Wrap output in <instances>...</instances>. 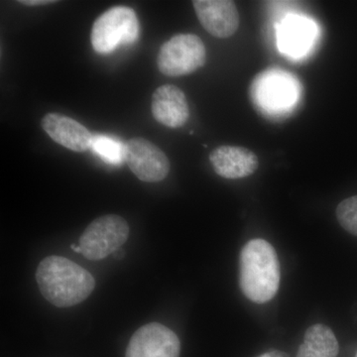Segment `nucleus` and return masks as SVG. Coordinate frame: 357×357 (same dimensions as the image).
Segmentation results:
<instances>
[{
  "label": "nucleus",
  "mask_w": 357,
  "mask_h": 357,
  "mask_svg": "<svg viewBox=\"0 0 357 357\" xmlns=\"http://www.w3.org/2000/svg\"><path fill=\"white\" fill-rule=\"evenodd\" d=\"M36 281L45 299L59 307L84 302L96 287L95 278L88 270L57 255L48 256L39 263Z\"/></svg>",
  "instance_id": "nucleus-1"
},
{
  "label": "nucleus",
  "mask_w": 357,
  "mask_h": 357,
  "mask_svg": "<svg viewBox=\"0 0 357 357\" xmlns=\"http://www.w3.org/2000/svg\"><path fill=\"white\" fill-rule=\"evenodd\" d=\"M278 255L264 239H252L243 246L239 257V285L248 300L265 304L273 299L280 286Z\"/></svg>",
  "instance_id": "nucleus-2"
},
{
  "label": "nucleus",
  "mask_w": 357,
  "mask_h": 357,
  "mask_svg": "<svg viewBox=\"0 0 357 357\" xmlns=\"http://www.w3.org/2000/svg\"><path fill=\"white\" fill-rule=\"evenodd\" d=\"M299 93L297 79L279 69L264 70L250 86V98L256 109L270 116L290 112L298 102Z\"/></svg>",
  "instance_id": "nucleus-3"
},
{
  "label": "nucleus",
  "mask_w": 357,
  "mask_h": 357,
  "mask_svg": "<svg viewBox=\"0 0 357 357\" xmlns=\"http://www.w3.org/2000/svg\"><path fill=\"white\" fill-rule=\"evenodd\" d=\"M139 21L133 9L114 6L95 21L91 42L96 53L107 55L121 45L132 44L138 39Z\"/></svg>",
  "instance_id": "nucleus-4"
},
{
  "label": "nucleus",
  "mask_w": 357,
  "mask_h": 357,
  "mask_svg": "<svg viewBox=\"0 0 357 357\" xmlns=\"http://www.w3.org/2000/svg\"><path fill=\"white\" fill-rule=\"evenodd\" d=\"M129 225L123 218L107 215L96 218L79 237L82 255L89 260H102L114 255L126 243Z\"/></svg>",
  "instance_id": "nucleus-5"
},
{
  "label": "nucleus",
  "mask_w": 357,
  "mask_h": 357,
  "mask_svg": "<svg viewBox=\"0 0 357 357\" xmlns=\"http://www.w3.org/2000/svg\"><path fill=\"white\" fill-rule=\"evenodd\" d=\"M206 58V47L199 36L177 34L162 45L157 65L165 76L182 77L203 67Z\"/></svg>",
  "instance_id": "nucleus-6"
},
{
  "label": "nucleus",
  "mask_w": 357,
  "mask_h": 357,
  "mask_svg": "<svg viewBox=\"0 0 357 357\" xmlns=\"http://www.w3.org/2000/svg\"><path fill=\"white\" fill-rule=\"evenodd\" d=\"M124 162L142 182H161L170 172L166 154L144 138H132L126 143Z\"/></svg>",
  "instance_id": "nucleus-7"
},
{
  "label": "nucleus",
  "mask_w": 357,
  "mask_h": 357,
  "mask_svg": "<svg viewBox=\"0 0 357 357\" xmlns=\"http://www.w3.org/2000/svg\"><path fill=\"white\" fill-rule=\"evenodd\" d=\"M181 342L173 331L159 323L141 326L130 338L126 357H180Z\"/></svg>",
  "instance_id": "nucleus-8"
},
{
  "label": "nucleus",
  "mask_w": 357,
  "mask_h": 357,
  "mask_svg": "<svg viewBox=\"0 0 357 357\" xmlns=\"http://www.w3.org/2000/svg\"><path fill=\"white\" fill-rule=\"evenodd\" d=\"M197 17L204 30L215 38H229L241 24L238 10L230 0H195Z\"/></svg>",
  "instance_id": "nucleus-9"
},
{
  "label": "nucleus",
  "mask_w": 357,
  "mask_h": 357,
  "mask_svg": "<svg viewBox=\"0 0 357 357\" xmlns=\"http://www.w3.org/2000/svg\"><path fill=\"white\" fill-rule=\"evenodd\" d=\"M213 170L218 176L229 180L249 177L259 167L257 155L241 146H220L210 155Z\"/></svg>",
  "instance_id": "nucleus-10"
},
{
  "label": "nucleus",
  "mask_w": 357,
  "mask_h": 357,
  "mask_svg": "<svg viewBox=\"0 0 357 357\" xmlns=\"http://www.w3.org/2000/svg\"><path fill=\"white\" fill-rule=\"evenodd\" d=\"M151 109L154 119L170 128H182L190 116L184 91L174 84H164L154 91Z\"/></svg>",
  "instance_id": "nucleus-11"
},
{
  "label": "nucleus",
  "mask_w": 357,
  "mask_h": 357,
  "mask_svg": "<svg viewBox=\"0 0 357 357\" xmlns=\"http://www.w3.org/2000/svg\"><path fill=\"white\" fill-rule=\"evenodd\" d=\"M42 128L52 140L75 152L91 149L93 135L83 124L61 114H48L41 121Z\"/></svg>",
  "instance_id": "nucleus-12"
},
{
  "label": "nucleus",
  "mask_w": 357,
  "mask_h": 357,
  "mask_svg": "<svg viewBox=\"0 0 357 357\" xmlns=\"http://www.w3.org/2000/svg\"><path fill=\"white\" fill-rule=\"evenodd\" d=\"M314 36V24L299 17L288 18L282 25L279 41L282 50L299 56L309 48Z\"/></svg>",
  "instance_id": "nucleus-13"
},
{
  "label": "nucleus",
  "mask_w": 357,
  "mask_h": 357,
  "mask_svg": "<svg viewBox=\"0 0 357 357\" xmlns=\"http://www.w3.org/2000/svg\"><path fill=\"white\" fill-rule=\"evenodd\" d=\"M340 347L335 333L328 326L317 324L305 333L304 344L297 357H337Z\"/></svg>",
  "instance_id": "nucleus-14"
},
{
  "label": "nucleus",
  "mask_w": 357,
  "mask_h": 357,
  "mask_svg": "<svg viewBox=\"0 0 357 357\" xmlns=\"http://www.w3.org/2000/svg\"><path fill=\"white\" fill-rule=\"evenodd\" d=\"M91 149L100 159L112 165L119 166L124 162L126 144L110 136L102 134L93 135Z\"/></svg>",
  "instance_id": "nucleus-15"
},
{
  "label": "nucleus",
  "mask_w": 357,
  "mask_h": 357,
  "mask_svg": "<svg viewBox=\"0 0 357 357\" xmlns=\"http://www.w3.org/2000/svg\"><path fill=\"white\" fill-rule=\"evenodd\" d=\"M337 218L347 231L357 236V196L345 199L338 204Z\"/></svg>",
  "instance_id": "nucleus-16"
},
{
  "label": "nucleus",
  "mask_w": 357,
  "mask_h": 357,
  "mask_svg": "<svg viewBox=\"0 0 357 357\" xmlns=\"http://www.w3.org/2000/svg\"><path fill=\"white\" fill-rule=\"evenodd\" d=\"M20 3L28 6H47V4L55 3L53 0H20Z\"/></svg>",
  "instance_id": "nucleus-17"
},
{
  "label": "nucleus",
  "mask_w": 357,
  "mask_h": 357,
  "mask_svg": "<svg viewBox=\"0 0 357 357\" xmlns=\"http://www.w3.org/2000/svg\"><path fill=\"white\" fill-rule=\"evenodd\" d=\"M259 357H289L287 354L280 351H268L266 354H262Z\"/></svg>",
  "instance_id": "nucleus-18"
},
{
  "label": "nucleus",
  "mask_w": 357,
  "mask_h": 357,
  "mask_svg": "<svg viewBox=\"0 0 357 357\" xmlns=\"http://www.w3.org/2000/svg\"><path fill=\"white\" fill-rule=\"evenodd\" d=\"M356 357H357V351H356Z\"/></svg>",
  "instance_id": "nucleus-19"
}]
</instances>
